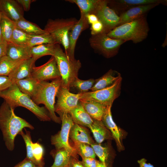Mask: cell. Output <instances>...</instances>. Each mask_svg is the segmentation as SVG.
I'll return each mask as SVG.
<instances>
[{
    "instance_id": "5",
    "label": "cell",
    "mask_w": 167,
    "mask_h": 167,
    "mask_svg": "<svg viewBox=\"0 0 167 167\" xmlns=\"http://www.w3.org/2000/svg\"><path fill=\"white\" fill-rule=\"evenodd\" d=\"M56 60L61 75V86L69 90L81 67L79 60L68 58L58 44H55L54 55Z\"/></svg>"
},
{
    "instance_id": "32",
    "label": "cell",
    "mask_w": 167,
    "mask_h": 167,
    "mask_svg": "<svg viewBox=\"0 0 167 167\" xmlns=\"http://www.w3.org/2000/svg\"><path fill=\"white\" fill-rule=\"evenodd\" d=\"M22 61L13 60L6 55L3 56L0 60V76H8L14 68Z\"/></svg>"
},
{
    "instance_id": "35",
    "label": "cell",
    "mask_w": 167,
    "mask_h": 167,
    "mask_svg": "<svg viewBox=\"0 0 167 167\" xmlns=\"http://www.w3.org/2000/svg\"><path fill=\"white\" fill-rule=\"evenodd\" d=\"M95 82V79H90L83 80L77 78L72 84L71 88H75L79 91V93H84L88 92L91 89Z\"/></svg>"
},
{
    "instance_id": "13",
    "label": "cell",
    "mask_w": 167,
    "mask_h": 167,
    "mask_svg": "<svg viewBox=\"0 0 167 167\" xmlns=\"http://www.w3.org/2000/svg\"><path fill=\"white\" fill-rule=\"evenodd\" d=\"M166 0H108V5L119 16L126 11L141 5L158 4L167 5Z\"/></svg>"
},
{
    "instance_id": "9",
    "label": "cell",
    "mask_w": 167,
    "mask_h": 167,
    "mask_svg": "<svg viewBox=\"0 0 167 167\" xmlns=\"http://www.w3.org/2000/svg\"><path fill=\"white\" fill-rule=\"evenodd\" d=\"M122 78H119L111 86L100 90L81 93L80 99L88 100L98 102L105 106H112L120 95Z\"/></svg>"
},
{
    "instance_id": "40",
    "label": "cell",
    "mask_w": 167,
    "mask_h": 167,
    "mask_svg": "<svg viewBox=\"0 0 167 167\" xmlns=\"http://www.w3.org/2000/svg\"><path fill=\"white\" fill-rule=\"evenodd\" d=\"M13 83L8 76H0V92L10 87Z\"/></svg>"
},
{
    "instance_id": "42",
    "label": "cell",
    "mask_w": 167,
    "mask_h": 167,
    "mask_svg": "<svg viewBox=\"0 0 167 167\" xmlns=\"http://www.w3.org/2000/svg\"><path fill=\"white\" fill-rule=\"evenodd\" d=\"M14 167H36V165L27 158Z\"/></svg>"
},
{
    "instance_id": "38",
    "label": "cell",
    "mask_w": 167,
    "mask_h": 167,
    "mask_svg": "<svg viewBox=\"0 0 167 167\" xmlns=\"http://www.w3.org/2000/svg\"><path fill=\"white\" fill-rule=\"evenodd\" d=\"M33 155L39 165H44L43 157L44 150L42 146L38 142L31 143Z\"/></svg>"
},
{
    "instance_id": "3",
    "label": "cell",
    "mask_w": 167,
    "mask_h": 167,
    "mask_svg": "<svg viewBox=\"0 0 167 167\" xmlns=\"http://www.w3.org/2000/svg\"><path fill=\"white\" fill-rule=\"evenodd\" d=\"M149 28L146 15L118 26L107 34L113 39L122 40L126 42L131 41L137 44L147 37Z\"/></svg>"
},
{
    "instance_id": "25",
    "label": "cell",
    "mask_w": 167,
    "mask_h": 167,
    "mask_svg": "<svg viewBox=\"0 0 167 167\" xmlns=\"http://www.w3.org/2000/svg\"><path fill=\"white\" fill-rule=\"evenodd\" d=\"M39 83L32 77L19 80L14 82L21 92L31 98L33 95Z\"/></svg>"
},
{
    "instance_id": "33",
    "label": "cell",
    "mask_w": 167,
    "mask_h": 167,
    "mask_svg": "<svg viewBox=\"0 0 167 167\" xmlns=\"http://www.w3.org/2000/svg\"><path fill=\"white\" fill-rule=\"evenodd\" d=\"M72 146L77 154L80 156L82 159L90 157L95 158L96 155L94 150L89 144L81 143H73Z\"/></svg>"
},
{
    "instance_id": "18",
    "label": "cell",
    "mask_w": 167,
    "mask_h": 167,
    "mask_svg": "<svg viewBox=\"0 0 167 167\" xmlns=\"http://www.w3.org/2000/svg\"><path fill=\"white\" fill-rule=\"evenodd\" d=\"M159 5L152 4L139 6L126 11L119 16L120 20L118 26L146 15L150 10Z\"/></svg>"
},
{
    "instance_id": "47",
    "label": "cell",
    "mask_w": 167,
    "mask_h": 167,
    "mask_svg": "<svg viewBox=\"0 0 167 167\" xmlns=\"http://www.w3.org/2000/svg\"><path fill=\"white\" fill-rule=\"evenodd\" d=\"M140 167H154L150 163H147V160L144 158H142L137 161Z\"/></svg>"
},
{
    "instance_id": "29",
    "label": "cell",
    "mask_w": 167,
    "mask_h": 167,
    "mask_svg": "<svg viewBox=\"0 0 167 167\" xmlns=\"http://www.w3.org/2000/svg\"><path fill=\"white\" fill-rule=\"evenodd\" d=\"M55 44H45L30 47L31 58L36 60L48 55L53 56Z\"/></svg>"
},
{
    "instance_id": "2",
    "label": "cell",
    "mask_w": 167,
    "mask_h": 167,
    "mask_svg": "<svg viewBox=\"0 0 167 167\" xmlns=\"http://www.w3.org/2000/svg\"><path fill=\"white\" fill-rule=\"evenodd\" d=\"M0 97L4 99L14 109L18 106L23 107L32 112L41 121L51 120L45 107L37 105L30 97L21 92L14 83L0 92Z\"/></svg>"
},
{
    "instance_id": "50",
    "label": "cell",
    "mask_w": 167,
    "mask_h": 167,
    "mask_svg": "<svg viewBox=\"0 0 167 167\" xmlns=\"http://www.w3.org/2000/svg\"><path fill=\"white\" fill-rule=\"evenodd\" d=\"M36 167H44V165H36Z\"/></svg>"
},
{
    "instance_id": "41",
    "label": "cell",
    "mask_w": 167,
    "mask_h": 167,
    "mask_svg": "<svg viewBox=\"0 0 167 167\" xmlns=\"http://www.w3.org/2000/svg\"><path fill=\"white\" fill-rule=\"evenodd\" d=\"M81 161L84 167H96L97 162L95 158H87L82 159Z\"/></svg>"
},
{
    "instance_id": "36",
    "label": "cell",
    "mask_w": 167,
    "mask_h": 167,
    "mask_svg": "<svg viewBox=\"0 0 167 167\" xmlns=\"http://www.w3.org/2000/svg\"><path fill=\"white\" fill-rule=\"evenodd\" d=\"M25 133L22 131H21L19 134L22 137L25 142L27 150V156L26 158L32 161L36 165H39L38 163L35 160L32 152L31 143L32 142L30 132L27 131L25 128Z\"/></svg>"
},
{
    "instance_id": "26",
    "label": "cell",
    "mask_w": 167,
    "mask_h": 167,
    "mask_svg": "<svg viewBox=\"0 0 167 167\" xmlns=\"http://www.w3.org/2000/svg\"><path fill=\"white\" fill-rule=\"evenodd\" d=\"M50 154L54 159V162L50 167H69L70 154L65 149L53 150Z\"/></svg>"
},
{
    "instance_id": "23",
    "label": "cell",
    "mask_w": 167,
    "mask_h": 167,
    "mask_svg": "<svg viewBox=\"0 0 167 167\" xmlns=\"http://www.w3.org/2000/svg\"><path fill=\"white\" fill-rule=\"evenodd\" d=\"M74 123L88 128L93 122V119L79 103L77 106L69 113Z\"/></svg>"
},
{
    "instance_id": "1",
    "label": "cell",
    "mask_w": 167,
    "mask_h": 167,
    "mask_svg": "<svg viewBox=\"0 0 167 167\" xmlns=\"http://www.w3.org/2000/svg\"><path fill=\"white\" fill-rule=\"evenodd\" d=\"M12 108L5 101L0 107V129L7 149L13 151L15 139L24 128L33 130L34 127L24 119L16 115Z\"/></svg>"
},
{
    "instance_id": "12",
    "label": "cell",
    "mask_w": 167,
    "mask_h": 167,
    "mask_svg": "<svg viewBox=\"0 0 167 167\" xmlns=\"http://www.w3.org/2000/svg\"><path fill=\"white\" fill-rule=\"evenodd\" d=\"M31 77L39 82L61 78L54 57L51 56L46 63L42 65L34 66L32 68Z\"/></svg>"
},
{
    "instance_id": "30",
    "label": "cell",
    "mask_w": 167,
    "mask_h": 167,
    "mask_svg": "<svg viewBox=\"0 0 167 167\" xmlns=\"http://www.w3.org/2000/svg\"><path fill=\"white\" fill-rule=\"evenodd\" d=\"M100 0H67L66 1L75 3L79 7L80 15H86L93 14Z\"/></svg>"
},
{
    "instance_id": "8",
    "label": "cell",
    "mask_w": 167,
    "mask_h": 167,
    "mask_svg": "<svg viewBox=\"0 0 167 167\" xmlns=\"http://www.w3.org/2000/svg\"><path fill=\"white\" fill-rule=\"evenodd\" d=\"M91 47L104 57L110 58L116 55L124 40L111 38L107 34L101 33L92 35L89 39Z\"/></svg>"
},
{
    "instance_id": "24",
    "label": "cell",
    "mask_w": 167,
    "mask_h": 167,
    "mask_svg": "<svg viewBox=\"0 0 167 167\" xmlns=\"http://www.w3.org/2000/svg\"><path fill=\"white\" fill-rule=\"evenodd\" d=\"M97 143H100L106 139H112V135L102 121L94 120L93 122L89 127Z\"/></svg>"
},
{
    "instance_id": "19",
    "label": "cell",
    "mask_w": 167,
    "mask_h": 167,
    "mask_svg": "<svg viewBox=\"0 0 167 167\" xmlns=\"http://www.w3.org/2000/svg\"><path fill=\"white\" fill-rule=\"evenodd\" d=\"M6 55L15 61H21L31 58L30 47L13 43L7 42Z\"/></svg>"
},
{
    "instance_id": "11",
    "label": "cell",
    "mask_w": 167,
    "mask_h": 167,
    "mask_svg": "<svg viewBox=\"0 0 167 167\" xmlns=\"http://www.w3.org/2000/svg\"><path fill=\"white\" fill-rule=\"evenodd\" d=\"M81 93L74 94L61 86L56 95L57 100L55 105V112L69 113L78 105Z\"/></svg>"
},
{
    "instance_id": "43",
    "label": "cell",
    "mask_w": 167,
    "mask_h": 167,
    "mask_svg": "<svg viewBox=\"0 0 167 167\" xmlns=\"http://www.w3.org/2000/svg\"><path fill=\"white\" fill-rule=\"evenodd\" d=\"M18 3L23 8L24 11H28L30 7L31 3L33 0H16Z\"/></svg>"
},
{
    "instance_id": "49",
    "label": "cell",
    "mask_w": 167,
    "mask_h": 167,
    "mask_svg": "<svg viewBox=\"0 0 167 167\" xmlns=\"http://www.w3.org/2000/svg\"><path fill=\"white\" fill-rule=\"evenodd\" d=\"M1 13L0 12V17H1ZM3 40V38H2V31H1V28H0V42L1 41H2Z\"/></svg>"
},
{
    "instance_id": "6",
    "label": "cell",
    "mask_w": 167,
    "mask_h": 167,
    "mask_svg": "<svg viewBox=\"0 0 167 167\" xmlns=\"http://www.w3.org/2000/svg\"><path fill=\"white\" fill-rule=\"evenodd\" d=\"M78 20L75 18L49 19L44 30L54 38L56 44L62 45L67 55L69 41V34Z\"/></svg>"
},
{
    "instance_id": "46",
    "label": "cell",
    "mask_w": 167,
    "mask_h": 167,
    "mask_svg": "<svg viewBox=\"0 0 167 167\" xmlns=\"http://www.w3.org/2000/svg\"><path fill=\"white\" fill-rule=\"evenodd\" d=\"M85 16L89 24H92L99 20L97 17L94 14H89Z\"/></svg>"
},
{
    "instance_id": "16",
    "label": "cell",
    "mask_w": 167,
    "mask_h": 167,
    "mask_svg": "<svg viewBox=\"0 0 167 167\" xmlns=\"http://www.w3.org/2000/svg\"><path fill=\"white\" fill-rule=\"evenodd\" d=\"M111 107L112 106L107 107L101 121L111 133L113 138L115 140L118 150L122 151L124 149L122 142L123 133L113 119L111 112Z\"/></svg>"
},
{
    "instance_id": "22",
    "label": "cell",
    "mask_w": 167,
    "mask_h": 167,
    "mask_svg": "<svg viewBox=\"0 0 167 167\" xmlns=\"http://www.w3.org/2000/svg\"><path fill=\"white\" fill-rule=\"evenodd\" d=\"M121 77L119 72L110 69L101 77L95 79L91 91H95L109 87Z\"/></svg>"
},
{
    "instance_id": "45",
    "label": "cell",
    "mask_w": 167,
    "mask_h": 167,
    "mask_svg": "<svg viewBox=\"0 0 167 167\" xmlns=\"http://www.w3.org/2000/svg\"><path fill=\"white\" fill-rule=\"evenodd\" d=\"M7 42L4 40L0 42V60L6 55Z\"/></svg>"
},
{
    "instance_id": "34",
    "label": "cell",
    "mask_w": 167,
    "mask_h": 167,
    "mask_svg": "<svg viewBox=\"0 0 167 167\" xmlns=\"http://www.w3.org/2000/svg\"><path fill=\"white\" fill-rule=\"evenodd\" d=\"M29 36V34L15 26L11 42L19 45L27 46Z\"/></svg>"
},
{
    "instance_id": "27",
    "label": "cell",
    "mask_w": 167,
    "mask_h": 167,
    "mask_svg": "<svg viewBox=\"0 0 167 167\" xmlns=\"http://www.w3.org/2000/svg\"><path fill=\"white\" fill-rule=\"evenodd\" d=\"M15 26L29 35H37L48 33L36 24L26 20L25 18L14 22Z\"/></svg>"
},
{
    "instance_id": "15",
    "label": "cell",
    "mask_w": 167,
    "mask_h": 167,
    "mask_svg": "<svg viewBox=\"0 0 167 167\" xmlns=\"http://www.w3.org/2000/svg\"><path fill=\"white\" fill-rule=\"evenodd\" d=\"M0 12L15 22L24 18L22 8L16 0H0Z\"/></svg>"
},
{
    "instance_id": "37",
    "label": "cell",
    "mask_w": 167,
    "mask_h": 167,
    "mask_svg": "<svg viewBox=\"0 0 167 167\" xmlns=\"http://www.w3.org/2000/svg\"><path fill=\"white\" fill-rule=\"evenodd\" d=\"M90 146L93 148L96 155L99 157L101 161L106 164L109 155V151L107 148L103 147L101 145L95 143Z\"/></svg>"
},
{
    "instance_id": "44",
    "label": "cell",
    "mask_w": 167,
    "mask_h": 167,
    "mask_svg": "<svg viewBox=\"0 0 167 167\" xmlns=\"http://www.w3.org/2000/svg\"><path fill=\"white\" fill-rule=\"evenodd\" d=\"M69 167H84L81 161L78 159L71 156L69 163Z\"/></svg>"
},
{
    "instance_id": "17",
    "label": "cell",
    "mask_w": 167,
    "mask_h": 167,
    "mask_svg": "<svg viewBox=\"0 0 167 167\" xmlns=\"http://www.w3.org/2000/svg\"><path fill=\"white\" fill-rule=\"evenodd\" d=\"M36 60L32 58L22 60L11 72L8 77L14 83L17 80L31 77Z\"/></svg>"
},
{
    "instance_id": "28",
    "label": "cell",
    "mask_w": 167,
    "mask_h": 167,
    "mask_svg": "<svg viewBox=\"0 0 167 167\" xmlns=\"http://www.w3.org/2000/svg\"><path fill=\"white\" fill-rule=\"evenodd\" d=\"M15 26L14 22L1 13L0 27L3 40L7 42H11L12 32Z\"/></svg>"
},
{
    "instance_id": "10",
    "label": "cell",
    "mask_w": 167,
    "mask_h": 167,
    "mask_svg": "<svg viewBox=\"0 0 167 167\" xmlns=\"http://www.w3.org/2000/svg\"><path fill=\"white\" fill-rule=\"evenodd\" d=\"M93 14L96 15L103 25V33L107 34L117 27L120 17L108 5V0H100Z\"/></svg>"
},
{
    "instance_id": "7",
    "label": "cell",
    "mask_w": 167,
    "mask_h": 167,
    "mask_svg": "<svg viewBox=\"0 0 167 167\" xmlns=\"http://www.w3.org/2000/svg\"><path fill=\"white\" fill-rule=\"evenodd\" d=\"M62 127L60 131L57 133L51 136V142L56 149L64 148L66 150L71 156L78 159L77 152L69 141L70 131L74 124L73 120L68 113L59 112Z\"/></svg>"
},
{
    "instance_id": "48",
    "label": "cell",
    "mask_w": 167,
    "mask_h": 167,
    "mask_svg": "<svg viewBox=\"0 0 167 167\" xmlns=\"http://www.w3.org/2000/svg\"><path fill=\"white\" fill-rule=\"evenodd\" d=\"M96 167H107L106 165L101 161H97Z\"/></svg>"
},
{
    "instance_id": "39",
    "label": "cell",
    "mask_w": 167,
    "mask_h": 167,
    "mask_svg": "<svg viewBox=\"0 0 167 167\" xmlns=\"http://www.w3.org/2000/svg\"><path fill=\"white\" fill-rule=\"evenodd\" d=\"M103 26L102 23L98 20L91 24L90 28L92 35H95L103 32Z\"/></svg>"
},
{
    "instance_id": "20",
    "label": "cell",
    "mask_w": 167,
    "mask_h": 167,
    "mask_svg": "<svg viewBox=\"0 0 167 167\" xmlns=\"http://www.w3.org/2000/svg\"><path fill=\"white\" fill-rule=\"evenodd\" d=\"M79 102L93 119L102 120L108 106H105L94 101L88 100L80 99Z\"/></svg>"
},
{
    "instance_id": "31",
    "label": "cell",
    "mask_w": 167,
    "mask_h": 167,
    "mask_svg": "<svg viewBox=\"0 0 167 167\" xmlns=\"http://www.w3.org/2000/svg\"><path fill=\"white\" fill-rule=\"evenodd\" d=\"M27 45L29 47L45 44H57L53 36L48 33L29 35Z\"/></svg>"
},
{
    "instance_id": "4",
    "label": "cell",
    "mask_w": 167,
    "mask_h": 167,
    "mask_svg": "<svg viewBox=\"0 0 167 167\" xmlns=\"http://www.w3.org/2000/svg\"><path fill=\"white\" fill-rule=\"evenodd\" d=\"M61 78L52 80L51 82H39L36 89L31 99L37 105L44 104L48 110L51 120L60 123L61 120L57 116L55 110V98L61 85Z\"/></svg>"
},
{
    "instance_id": "21",
    "label": "cell",
    "mask_w": 167,
    "mask_h": 167,
    "mask_svg": "<svg viewBox=\"0 0 167 167\" xmlns=\"http://www.w3.org/2000/svg\"><path fill=\"white\" fill-rule=\"evenodd\" d=\"M69 137L73 143H81L90 145L95 143L88 131L84 126L74 123L71 128Z\"/></svg>"
},
{
    "instance_id": "14",
    "label": "cell",
    "mask_w": 167,
    "mask_h": 167,
    "mask_svg": "<svg viewBox=\"0 0 167 167\" xmlns=\"http://www.w3.org/2000/svg\"><path fill=\"white\" fill-rule=\"evenodd\" d=\"M89 27L85 15H81L80 19L75 24L69 34V45L67 56L71 59H75L74 53L76 42L81 32Z\"/></svg>"
}]
</instances>
